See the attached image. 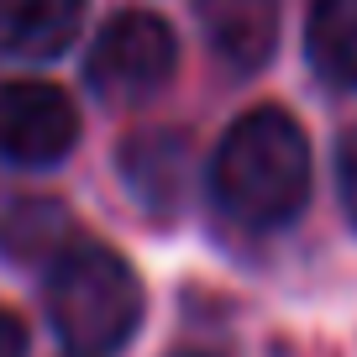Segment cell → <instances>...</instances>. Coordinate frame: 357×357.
<instances>
[{"label":"cell","instance_id":"10","mask_svg":"<svg viewBox=\"0 0 357 357\" xmlns=\"http://www.w3.org/2000/svg\"><path fill=\"white\" fill-rule=\"evenodd\" d=\"M336 178H342V200H347V211H352V221H357V126L342 137V147H336Z\"/></svg>","mask_w":357,"mask_h":357},{"label":"cell","instance_id":"5","mask_svg":"<svg viewBox=\"0 0 357 357\" xmlns=\"http://www.w3.org/2000/svg\"><path fill=\"white\" fill-rule=\"evenodd\" d=\"M200 26L221 63L252 74L279 43V0H200Z\"/></svg>","mask_w":357,"mask_h":357},{"label":"cell","instance_id":"3","mask_svg":"<svg viewBox=\"0 0 357 357\" xmlns=\"http://www.w3.org/2000/svg\"><path fill=\"white\" fill-rule=\"evenodd\" d=\"M174 63H178V43L168 22L147 11H126L89 47V84L105 100H147L153 89L168 84Z\"/></svg>","mask_w":357,"mask_h":357},{"label":"cell","instance_id":"12","mask_svg":"<svg viewBox=\"0 0 357 357\" xmlns=\"http://www.w3.org/2000/svg\"><path fill=\"white\" fill-rule=\"evenodd\" d=\"M174 357H221V352H174Z\"/></svg>","mask_w":357,"mask_h":357},{"label":"cell","instance_id":"6","mask_svg":"<svg viewBox=\"0 0 357 357\" xmlns=\"http://www.w3.org/2000/svg\"><path fill=\"white\" fill-rule=\"evenodd\" d=\"M84 0H0V47L16 58H53L79 32Z\"/></svg>","mask_w":357,"mask_h":357},{"label":"cell","instance_id":"7","mask_svg":"<svg viewBox=\"0 0 357 357\" xmlns=\"http://www.w3.org/2000/svg\"><path fill=\"white\" fill-rule=\"evenodd\" d=\"M310 63L331 84L357 89V0H315V11H310Z\"/></svg>","mask_w":357,"mask_h":357},{"label":"cell","instance_id":"4","mask_svg":"<svg viewBox=\"0 0 357 357\" xmlns=\"http://www.w3.org/2000/svg\"><path fill=\"white\" fill-rule=\"evenodd\" d=\"M79 142V116L63 89L22 79V84H0V158L26 168H47L68 158Z\"/></svg>","mask_w":357,"mask_h":357},{"label":"cell","instance_id":"8","mask_svg":"<svg viewBox=\"0 0 357 357\" xmlns=\"http://www.w3.org/2000/svg\"><path fill=\"white\" fill-rule=\"evenodd\" d=\"M121 174L147 205H168L178 195V178H184V142L168 132L137 137L121 153Z\"/></svg>","mask_w":357,"mask_h":357},{"label":"cell","instance_id":"9","mask_svg":"<svg viewBox=\"0 0 357 357\" xmlns=\"http://www.w3.org/2000/svg\"><path fill=\"white\" fill-rule=\"evenodd\" d=\"M63 211L53 200H16L11 211L0 215V247L11 257H37L63 236Z\"/></svg>","mask_w":357,"mask_h":357},{"label":"cell","instance_id":"1","mask_svg":"<svg viewBox=\"0 0 357 357\" xmlns=\"http://www.w3.org/2000/svg\"><path fill=\"white\" fill-rule=\"evenodd\" d=\"M310 190V142L294 116L263 111L242 116L215 153V200L247 226H284L300 215Z\"/></svg>","mask_w":357,"mask_h":357},{"label":"cell","instance_id":"2","mask_svg":"<svg viewBox=\"0 0 357 357\" xmlns=\"http://www.w3.org/2000/svg\"><path fill=\"white\" fill-rule=\"evenodd\" d=\"M47 315L68 352L111 357L116 347L132 342L142 321V284L132 263L111 247H68L47 279Z\"/></svg>","mask_w":357,"mask_h":357},{"label":"cell","instance_id":"11","mask_svg":"<svg viewBox=\"0 0 357 357\" xmlns=\"http://www.w3.org/2000/svg\"><path fill=\"white\" fill-rule=\"evenodd\" d=\"M0 357H26V331L11 310H0Z\"/></svg>","mask_w":357,"mask_h":357}]
</instances>
